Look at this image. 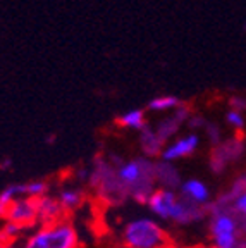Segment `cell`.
Wrapping results in <instances>:
<instances>
[{
	"instance_id": "obj_1",
	"label": "cell",
	"mask_w": 246,
	"mask_h": 248,
	"mask_svg": "<svg viewBox=\"0 0 246 248\" xmlns=\"http://www.w3.org/2000/svg\"><path fill=\"white\" fill-rule=\"evenodd\" d=\"M145 207L148 209L150 216L158 219L162 224L177 226V228L196 224L208 217V209L193 205L184 200L177 190H166V188H157L150 195Z\"/></svg>"
},
{
	"instance_id": "obj_2",
	"label": "cell",
	"mask_w": 246,
	"mask_h": 248,
	"mask_svg": "<svg viewBox=\"0 0 246 248\" xmlns=\"http://www.w3.org/2000/svg\"><path fill=\"white\" fill-rule=\"evenodd\" d=\"M77 181L107 205H121L129 200L124 186L117 178L116 164L110 159L107 160L104 157H96L92 167L77 170Z\"/></svg>"
},
{
	"instance_id": "obj_3",
	"label": "cell",
	"mask_w": 246,
	"mask_h": 248,
	"mask_svg": "<svg viewBox=\"0 0 246 248\" xmlns=\"http://www.w3.org/2000/svg\"><path fill=\"white\" fill-rule=\"evenodd\" d=\"M116 167L117 178H119L121 185L124 186L127 198L138 205H146L150 195L157 190L155 160L139 155L135 159L121 160Z\"/></svg>"
},
{
	"instance_id": "obj_4",
	"label": "cell",
	"mask_w": 246,
	"mask_h": 248,
	"mask_svg": "<svg viewBox=\"0 0 246 248\" xmlns=\"http://www.w3.org/2000/svg\"><path fill=\"white\" fill-rule=\"evenodd\" d=\"M207 219L212 248H246V222L229 207L212 202Z\"/></svg>"
},
{
	"instance_id": "obj_5",
	"label": "cell",
	"mask_w": 246,
	"mask_h": 248,
	"mask_svg": "<svg viewBox=\"0 0 246 248\" xmlns=\"http://www.w3.org/2000/svg\"><path fill=\"white\" fill-rule=\"evenodd\" d=\"M123 248H169L170 236L166 226L154 216H135L119 231Z\"/></svg>"
},
{
	"instance_id": "obj_6",
	"label": "cell",
	"mask_w": 246,
	"mask_h": 248,
	"mask_svg": "<svg viewBox=\"0 0 246 248\" xmlns=\"http://www.w3.org/2000/svg\"><path fill=\"white\" fill-rule=\"evenodd\" d=\"M17 248H79V234L76 226L64 217L54 224L36 226Z\"/></svg>"
},
{
	"instance_id": "obj_7",
	"label": "cell",
	"mask_w": 246,
	"mask_h": 248,
	"mask_svg": "<svg viewBox=\"0 0 246 248\" xmlns=\"http://www.w3.org/2000/svg\"><path fill=\"white\" fill-rule=\"evenodd\" d=\"M4 221L14 222L23 229H31L38 226V210H36V200L30 197H21L9 205L4 216Z\"/></svg>"
},
{
	"instance_id": "obj_8",
	"label": "cell",
	"mask_w": 246,
	"mask_h": 248,
	"mask_svg": "<svg viewBox=\"0 0 246 248\" xmlns=\"http://www.w3.org/2000/svg\"><path fill=\"white\" fill-rule=\"evenodd\" d=\"M198 148H200V136L196 133H188V135L174 138L172 141L166 143V147H164V150L160 154V160L174 164L177 160L195 155Z\"/></svg>"
},
{
	"instance_id": "obj_9",
	"label": "cell",
	"mask_w": 246,
	"mask_h": 248,
	"mask_svg": "<svg viewBox=\"0 0 246 248\" xmlns=\"http://www.w3.org/2000/svg\"><path fill=\"white\" fill-rule=\"evenodd\" d=\"M179 195H181L184 200H188L189 203L198 207H203V209H208L212 205V190L210 186L205 181L198 178H188L183 179L181 186L177 188Z\"/></svg>"
},
{
	"instance_id": "obj_10",
	"label": "cell",
	"mask_w": 246,
	"mask_h": 248,
	"mask_svg": "<svg viewBox=\"0 0 246 248\" xmlns=\"http://www.w3.org/2000/svg\"><path fill=\"white\" fill-rule=\"evenodd\" d=\"M55 197H57L61 207L64 209L65 216H69V214L76 212L85 205L86 198H88V190H86V186L76 185V183L74 185H64L59 188Z\"/></svg>"
},
{
	"instance_id": "obj_11",
	"label": "cell",
	"mask_w": 246,
	"mask_h": 248,
	"mask_svg": "<svg viewBox=\"0 0 246 248\" xmlns=\"http://www.w3.org/2000/svg\"><path fill=\"white\" fill-rule=\"evenodd\" d=\"M243 152V143H241V138H236V140H229L226 141L224 145L217 147L212 154V159H210V167L214 172H222L226 169L227 162L229 160H234L238 159L239 155Z\"/></svg>"
},
{
	"instance_id": "obj_12",
	"label": "cell",
	"mask_w": 246,
	"mask_h": 248,
	"mask_svg": "<svg viewBox=\"0 0 246 248\" xmlns=\"http://www.w3.org/2000/svg\"><path fill=\"white\" fill-rule=\"evenodd\" d=\"M36 210H38V226L54 224V222L67 217L61 203H59L57 197L50 193L36 200Z\"/></svg>"
},
{
	"instance_id": "obj_13",
	"label": "cell",
	"mask_w": 246,
	"mask_h": 248,
	"mask_svg": "<svg viewBox=\"0 0 246 248\" xmlns=\"http://www.w3.org/2000/svg\"><path fill=\"white\" fill-rule=\"evenodd\" d=\"M155 183L157 188H166V190H177L181 186L183 179L179 170L174 164L164 162V160H155Z\"/></svg>"
},
{
	"instance_id": "obj_14",
	"label": "cell",
	"mask_w": 246,
	"mask_h": 248,
	"mask_svg": "<svg viewBox=\"0 0 246 248\" xmlns=\"http://www.w3.org/2000/svg\"><path fill=\"white\" fill-rule=\"evenodd\" d=\"M186 119H189V108L186 107L184 104H181L176 108V112H174L172 116L164 119L158 124L157 128H155V133H157L158 138H160L164 143H167V141L177 133V129H179L183 121H186Z\"/></svg>"
},
{
	"instance_id": "obj_15",
	"label": "cell",
	"mask_w": 246,
	"mask_h": 248,
	"mask_svg": "<svg viewBox=\"0 0 246 248\" xmlns=\"http://www.w3.org/2000/svg\"><path fill=\"white\" fill-rule=\"evenodd\" d=\"M166 143L158 138V135L155 133V129L148 128L146 126L143 131H139V148H141L143 157H148V159H160V154L164 150Z\"/></svg>"
},
{
	"instance_id": "obj_16",
	"label": "cell",
	"mask_w": 246,
	"mask_h": 248,
	"mask_svg": "<svg viewBox=\"0 0 246 248\" xmlns=\"http://www.w3.org/2000/svg\"><path fill=\"white\" fill-rule=\"evenodd\" d=\"M21 197H26V183H11L0 190V219H4L12 202Z\"/></svg>"
},
{
	"instance_id": "obj_17",
	"label": "cell",
	"mask_w": 246,
	"mask_h": 248,
	"mask_svg": "<svg viewBox=\"0 0 246 248\" xmlns=\"http://www.w3.org/2000/svg\"><path fill=\"white\" fill-rule=\"evenodd\" d=\"M116 124L124 129H133V131H143L148 126L145 112H143L141 108H135V110H129V112L119 116L116 119Z\"/></svg>"
},
{
	"instance_id": "obj_18",
	"label": "cell",
	"mask_w": 246,
	"mask_h": 248,
	"mask_svg": "<svg viewBox=\"0 0 246 248\" xmlns=\"http://www.w3.org/2000/svg\"><path fill=\"white\" fill-rule=\"evenodd\" d=\"M48 193H50V183L46 179H30V181H26V197L38 200V198L45 197Z\"/></svg>"
},
{
	"instance_id": "obj_19",
	"label": "cell",
	"mask_w": 246,
	"mask_h": 248,
	"mask_svg": "<svg viewBox=\"0 0 246 248\" xmlns=\"http://www.w3.org/2000/svg\"><path fill=\"white\" fill-rule=\"evenodd\" d=\"M24 231H26V229H23L21 226L14 224V222L4 221V224H2V228H0V240L7 245H12L14 241L21 240Z\"/></svg>"
},
{
	"instance_id": "obj_20",
	"label": "cell",
	"mask_w": 246,
	"mask_h": 248,
	"mask_svg": "<svg viewBox=\"0 0 246 248\" xmlns=\"http://www.w3.org/2000/svg\"><path fill=\"white\" fill-rule=\"evenodd\" d=\"M183 102L179 98L172 97V95H164V97H157L154 100H150L148 108L154 112H164V110H170V108H177Z\"/></svg>"
},
{
	"instance_id": "obj_21",
	"label": "cell",
	"mask_w": 246,
	"mask_h": 248,
	"mask_svg": "<svg viewBox=\"0 0 246 248\" xmlns=\"http://www.w3.org/2000/svg\"><path fill=\"white\" fill-rule=\"evenodd\" d=\"M226 121H227V124L232 126L238 133L243 131V128H245V124H246L241 110H234V108H231V110L226 114Z\"/></svg>"
},
{
	"instance_id": "obj_22",
	"label": "cell",
	"mask_w": 246,
	"mask_h": 248,
	"mask_svg": "<svg viewBox=\"0 0 246 248\" xmlns=\"http://www.w3.org/2000/svg\"><path fill=\"white\" fill-rule=\"evenodd\" d=\"M208 135H210V138H212V141L214 143H217V140H219V129L217 128H214V126H208Z\"/></svg>"
},
{
	"instance_id": "obj_23",
	"label": "cell",
	"mask_w": 246,
	"mask_h": 248,
	"mask_svg": "<svg viewBox=\"0 0 246 248\" xmlns=\"http://www.w3.org/2000/svg\"><path fill=\"white\" fill-rule=\"evenodd\" d=\"M0 248H12V245H7V243H4V241L0 240Z\"/></svg>"
},
{
	"instance_id": "obj_24",
	"label": "cell",
	"mask_w": 246,
	"mask_h": 248,
	"mask_svg": "<svg viewBox=\"0 0 246 248\" xmlns=\"http://www.w3.org/2000/svg\"><path fill=\"white\" fill-rule=\"evenodd\" d=\"M201 248H203V247H201Z\"/></svg>"
}]
</instances>
